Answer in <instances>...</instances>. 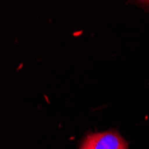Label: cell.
Masks as SVG:
<instances>
[{
  "label": "cell",
  "instance_id": "obj_1",
  "mask_svg": "<svg viewBox=\"0 0 149 149\" xmlns=\"http://www.w3.org/2000/svg\"><path fill=\"white\" fill-rule=\"evenodd\" d=\"M79 149H129L127 141L115 130L89 133Z\"/></svg>",
  "mask_w": 149,
  "mask_h": 149
}]
</instances>
